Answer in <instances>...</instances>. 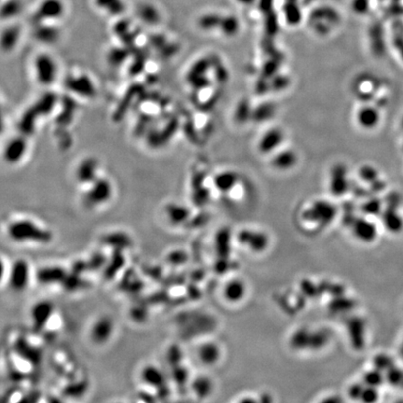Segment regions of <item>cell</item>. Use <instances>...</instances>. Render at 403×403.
I'll return each instance as SVG.
<instances>
[{
	"mask_svg": "<svg viewBox=\"0 0 403 403\" xmlns=\"http://www.w3.org/2000/svg\"><path fill=\"white\" fill-rule=\"evenodd\" d=\"M8 236L13 242L19 243L46 244L52 242L53 234L29 220H19L8 226Z\"/></svg>",
	"mask_w": 403,
	"mask_h": 403,
	"instance_id": "1",
	"label": "cell"
},
{
	"mask_svg": "<svg viewBox=\"0 0 403 403\" xmlns=\"http://www.w3.org/2000/svg\"><path fill=\"white\" fill-rule=\"evenodd\" d=\"M30 266L24 259H17L8 272L9 287L16 292H23L30 283Z\"/></svg>",
	"mask_w": 403,
	"mask_h": 403,
	"instance_id": "2",
	"label": "cell"
},
{
	"mask_svg": "<svg viewBox=\"0 0 403 403\" xmlns=\"http://www.w3.org/2000/svg\"><path fill=\"white\" fill-rule=\"evenodd\" d=\"M54 314V305L51 301H39L31 309L32 325L37 331L42 330L48 325Z\"/></svg>",
	"mask_w": 403,
	"mask_h": 403,
	"instance_id": "3",
	"label": "cell"
},
{
	"mask_svg": "<svg viewBox=\"0 0 403 403\" xmlns=\"http://www.w3.org/2000/svg\"><path fill=\"white\" fill-rule=\"evenodd\" d=\"M114 321L108 317L103 316L96 320L91 329V338L96 344L107 343L114 333Z\"/></svg>",
	"mask_w": 403,
	"mask_h": 403,
	"instance_id": "4",
	"label": "cell"
},
{
	"mask_svg": "<svg viewBox=\"0 0 403 403\" xmlns=\"http://www.w3.org/2000/svg\"><path fill=\"white\" fill-rule=\"evenodd\" d=\"M347 327L353 347L362 349L365 344V321L359 317H352L347 322Z\"/></svg>",
	"mask_w": 403,
	"mask_h": 403,
	"instance_id": "5",
	"label": "cell"
},
{
	"mask_svg": "<svg viewBox=\"0 0 403 403\" xmlns=\"http://www.w3.org/2000/svg\"><path fill=\"white\" fill-rule=\"evenodd\" d=\"M68 272L62 267H44L38 271L37 277L42 285H63L68 276Z\"/></svg>",
	"mask_w": 403,
	"mask_h": 403,
	"instance_id": "6",
	"label": "cell"
},
{
	"mask_svg": "<svg viewBox=\"0 0 403 403\" xmlns=\"http://www.w3.org/2000/svg\"><path fill=\"white\" fill-rule=\"evenodd\" d=\"M285 136L280 129H270L260 137L259 141V151L262 153H273L277 151Z\"/></svg>",
	"mask_w": 403,
	"mask_h": 403,
	"instance_id": "7",
	"label": "cell"
},
{
	"mask_svg": "<svg viewBox=\"0 0 403 403\" xmlns=\"http://www.w3.org/2000/svg\"><path fill=\"white\" fill-rule=\"evenodd\" d=\"M353 231L355 236L358 237L359 240L369 243L374 240L376 237V227L371 221H366L364 219H356L354 223L352 224Z\"/></svg>",
	"mask_w": 403,
	"mask_h": 403,
	"instance_id": "8",
	"label": "cell"
},
{
	"mask_svg": "<svg viewBox=\"0 0 403 403\" xmlns=\"http://www.w3.org/2000/svg\"><path fill=\"white\" fill-rule=\"evenodd\" d=\"M357 121L362 128L373 129L380 122V114L374 107H362L358 112Z\"/></svg>",
	"mask_w": 403,
	"mask_h": 403,
	"instance_id": "9",
	"label": "cell"
},
{
	"mask_svg": "<svg viewBox=\"0 0 403 403\" xmlns=\"http://www.w3.org/2000/svg\"><path fill=\"white\" fill-rule=\"evenodd\" d=\"M382 220L386 228L392 233H400L403 228V221L402 218L397 214L396 209L388 207L383 214Z\"/></svg>",
	"mask_w": 403,
	"mask_h": 403,
	"instance_id": "10",
	"label": "cell"
},
{
	"mask_svg": "<svg viewBox=\"0 0 403 403\" xmlns=\"http://www.w3.org/2000/svg\"><path fill=\"white\" fill-rule=\"evenodd\" d=\"M296 2L297 1H287L285 6L283 7L286 20L290 25H296L302 20V12Z\"/></svg>",
	"mask_w": 403,
	"mask_h": 403,
	"instance_id": "11",
	"label": "cell"
},
{
	"mask_svg": "<svg viewBox=\"0 0 403 403\" xmlns=\"http://www.w3.org/2000/svg\"><path fill=\"white\" fill-rule=\"evenodd\" d=\"M296 155L292 152H283L274 159V166L276 169L287 170L296 163Z\"/></svg>",
	"mask_w": 403,
	"mask_h": 403,
	"instance_id": "12",
	"label": "cell"
},
{
	"mask_svg": "<svg viewBox=\"0 0 403 403\" xmlns=\"http://www.w3.org/2000/svg\"><path fill=\"white\" fill-rule=\"evenodd\" d=\"M384 379H385V377L382 374V372L377 369H374V370L367 372L364 374L363 383H364V385H366V387L377 388L383 384Z\"/></svg>",
	"mask_w": 403,
	"mask_h": 403,
	"instance_id": "13",
	"label": "cell"
},
{
	"mask_svg": "<svg viewBox=\"0 0 403 403\" xmlns=\"http://www.w3.org/2000/svg\"><path fill=\"white\" fill-rule=\"evenodd\" d=\"M331 188L335 193V195H342L347 189V183L345 180V175L342 171H337L332 176V183Z\"/></svg>",
	"mask_w": 403,
	"mask_h": 403,
	"instance_id": "14",
	"label": "cell"
},
{
	"mask_svg": "<svg viewBox=\"0 0 403 403\" xmlns=\"http://www.w3.org/2000/svg\"><path fill=\"white\" fill-rule=\"evenodd\" d=\"M215 179H216L217 186H219L218 188L223 190H228L230 188H233L232 186L236 183V176L234 173L225 171L217 175Z\"/></svg>",
	"mask_w": 403,
	"mask_h": 403,
	"instance_id": "15",
	"label": "cell"
},
{
	"mask_svg": "<svg viewBox=\"0 0 403 403\" xmlns=\"http://www.w3.org/2000/svg\"><path fill=\"white\" fill-rule=\"evenodd\" d=\"M373 362L374 368L381 372H387L388 369L395 365L393 358L386 354L376 355L373 358Z\"/></svg>",
	"mask_w": 403,
	"mask_h": 403,
	"instance_id": "16",
	"label": "cell"
},
{
	"mask_svg": "<svg viewBox=\"0 0 403 403\" xmlns=\"http://www.w3.org/2000/svg\"><path fill=\"white\" fill-rule=\"evenodd\" d=\"M220 27L221 28V31L226 34V35H234L236 34L238 27H239V23L238 21L236 20V17L233 16H228L225 18L221 19V25Z\"/></svg>",
	"mask_w": 403,
	"mask_h": 403,
	"instance_id": "17",
	"label": "cell"
},
{
	"mask_svg": "<svg viewBox=\"0 0 403 403\" xmlns=\"http://www.w3.org/2000/svg\"><path fill=\"white\" fill-rule=\"evenodd\" d=\"M403 371L400 368L396 367L395 365L388 369L386 373V380L388 381V384L393 386V387H400L402 379H403Z\"/></svg>",
	"mask_w": 403,
	"mask_h": 403,
	"instance_id": "18",
	"label": "cell"
},
{
	"mask_svg": "<svg viewBox=\"0 0 403 403\" xmlns=\"http://www.w3.org/2000/svg\"><path fill=\"white\" fill-rule=\"evenodd\" d=\"M356 306V303L354 300L351 299H347V298H337L334 300L330 307L334 310V311H347V310H351Z\"/></svg>",
	"mask_w": 403,
	"mask_h": 403,
	"instance_id": "19",
	"label": "cell"
},
{
	"mask_svg": "<svg viewBox=\"0 0 403 403\" xmlns=\"http://www.w3.org/2000/svg\"><path fill=\"white\" fill-rule=\"evenodd\" d=\"M221 17L216 15V14H209V15L204 16L200 20V25L204 29H212L216 26H220L221 23Z\"/></svg>",
	"mask_w": 403,
	"mask_h": 403,
	"instance_id": "20",
	"label": "cell"
},
{
	"mask_svg": "<svg viewBox=\"0 0 403 403\" xmlns=\"http://www.w3.org/2000/svg\"><path fill=\"white\" fill-rule=\"evenodd\" d=\"M361 210L363 213L368 214V215H376L380 212V201L377 199H372V200L366 202L365 204L361 206Z\"/></svg>",
	"mask_w": 403,
	"mask_h": 403,
	"instance_id": "21",
	"label": "cell"
},
{
	"mask_svg": "<svg viewBox=\"0 0 403 403\" xmlns=\"http://www.w3.org/2000/svg\"><path fill=\"white\" fill-rule=\"evenodd\" d=\"M378 399V392L376 388L373 387H366L360 397V400L366 403H372L376 402Z\"/></svg>",
	"mask_w": 403,
	"mask_h": 403,
	"instance_id": "22",
	"label": "cell"
},
{
	"mask_svg": "<svg viewBox=\"0 0 403 403\" xmlns=\"http://www.w3.org/2000/svg\"><path fill=\"white\" fill-rule=\"evenodd\" d=\"M364 386L362 384H355L353 385L351 388H349V397L354 399V400H358L360 399V397L362 395V392L364 390Z\"/></svg>",
	"mask_w": 403,
	"mask_h": 403,
	"instance_id": "23",
	"label": "cell"
},
{
	"mask_svg": "<svg viewBox=\"0 0 403 403\" xmlns=\"http://www.w3.org/2000/svg\"><path fill=\"white\" fill-rule=\"evenodd\" d=\"M273 3H274V0H259V8L264 12H266V11L270 12L272 6H273Z\"/></svg>",
	"mask_w": 403,
	"mask_h": 403,
	"instance_id": "24",
	"label": "cell"
},
{
	"mask_svg": "<svg viewBox=\"0 0 403 403\" xmlns=\"http://www.w3.org/2000/svg\"><path fill=\"white\" fill-rule=\"evenodd\" d=\"M8 272L5 261L0 258V284L6 277H8Z\"/></svg>",
	"mask_w": 403,
	"mask_h": 403,
	"instance_id": "25",
	"label": "cell"
},
{
	"mask_svg": "<svg viewBox=\"0 0 403 403\" xmlns=\"http://www.w3.org/2000/svg\"><path fill=\"white\" fill-rule=\"evenodd\" d=\"M238 2H240V3H243V4H246V5H249L251 4L252 2H254L255 0H237Z\"/></svg>",
	"mask_w": 403,
	"mask_h": 403,
	"instance_id": "26",
	"label": "cell"
},
{
	"mask_svg": "<svg viewBox=\"0 0 403 403\" xmlns=\"http://www.w3.org/2000/svg\"><path fill=\"white\" fill-rule=\"evenodd\" d=\"M400 354H401V357L403 358V342L401 346V349H400Z\"/></svg>",
	"mask_w": 403,
	"mask_h": 403,
	"instance_id": "27",
	"label": "cell"
},
{
	"mask_svg": "<svg viewBox=\"0 0 403 403\" xmlns=\"http://www.w3.org/2000/svg\"><path fill=\"white\" fill-rule=\"evenodd\" d=\"M400 387L401 388H403V379H402V383H401V385H400Z\"/></svg>",
	"mask_w": 403,
	"mask_h": 403,
	"instance_id": "28",
	"label": "cell"
},
{
	"mask_svg": "<svg viewBox=\"0 0 403 403\" xmlns=\"http://www.w3.org/2000/svg\"><path fill=\"white\" fill-rule=\"evenodd\" d=\"M287 1H297V0H287Z\"/></svg>",
	"mask_w": 403,
	"mask_h": 403,
	"instance_id": "29",
	"label": "cell"
}]
</instances>
